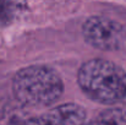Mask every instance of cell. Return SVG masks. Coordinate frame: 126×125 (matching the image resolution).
I'll return each mask as SVG.
<instances>
[{
  "instance_id": "obj_8",
  "label": "cell",
  "mask_w": 126,
  "mask_h": 125,
  "mask_svg": "<svg viewBox=\"0 0 126 125\" xmlns=\"http://www.w3.org/2000/svg\"><path fill=\"white\" fill-rule=\"evenodd\" d=\"M83 125H100V123L98 120H93V122H89V123H84Z\"/></svg>"
},
{
  "instance_id": "obj_7",
  "label": "cell",
  "mask_w": 126,
  "mask_h": 125,
  "mask_svg": "<svg viewBox=\"0 0 126 125\" xmlns=\"http://www.w3.org/2000/svg\"><path fill=\"white\" fill-rule=\"evenodd\" d=\"M22 125H65L64 122L59 118V115L55 113L54 109L48 112L42 117L30 118L27 119Z\"/></svg>"
},
{
  "instance_id": "obj_5",
  "label": "cell",
  "mask_w": 126,
  "mask_h": 125,
  "mask_svg": "<svg viewBox=\"0 0 126 125\" xmlns=\"http://www.w3.org/2000/svg\"><path fill=\"white\" fill-rule=\"evenodd\" d=\"M100 125H126V110L121 108H111L102 112L97 119Z\"/></svg>"
},
{
  "instance_id": "obj_4",
  "label": "cell",
  "mask_w": 126,
  "mask_h": 125,
  "mask_svg": "<svg viewBox=\"0 0 126 125\" xmlns=\"http://www.w3.org/2000/svg\"><path fill=\"white\" fill-rule=\"evenodd\" d=\"M26 120V110L21 102H0V125H22Z\"/></svg>"
},
{
  "instance_id": "obj_6",
  "label": "cell",
  "mask_w": 126,
  "mask_h": 125,
  "mask_svg": "<svg viewBox=\"0 0 126 125\" xmlns=\"http://www.w3.org/2000/svg\"><path fill=\"white\" fill-rule=\"evenodd\" d=\"M26 7V0H0V9L4 18L18 15Z\"/></svg>"
},
{
  "instance_id": "obj_1",
  "label": "cell",
  "mask_w": 126,
  "mask_h": 125,
  "mask_svg": "<svg viewBox=\"0 0 126 125\" xmlns=\"http://www.w3.org/2000/svg\"><path fill=\"white\" fill-rule=\"evenodd\" d=\"M79 85L98 103L126 106V71L109 60L86 61L79 71Z\"/></svg>"
},
{
  "instance_id": "obj_3",
  "label": "cell",
  "mask_w": 126,
  "mask_h": 125,
  "mask_svg": "<svg viewBox=\"0 0 126 125\" xmlns=\"http://www.w3.org/2000/svg\"><path fill=\"white\" fill-rule=\"evenodd\" d=\"M83 37L87 43L98 49L118 50L126 44V30L114 20L93 16L84 22Z\"/></svg>"
},
{
  "instance_id": "obj_2",
  "label": "cell",
  "mask_w": 126,
  "mask_h": 125,
  "mask_svg": "<svg viewBox=\"0 0 126 125\" xmlns=\"http://www.w3.org/2000/svg\"><path fill=\"white\" fill-rule=\"evenodd\" d=\"M15 97L23 106H50L64 91L60 76L45 66H28L20 70L12 82Z\"/></svg>"
}]
</instances>
